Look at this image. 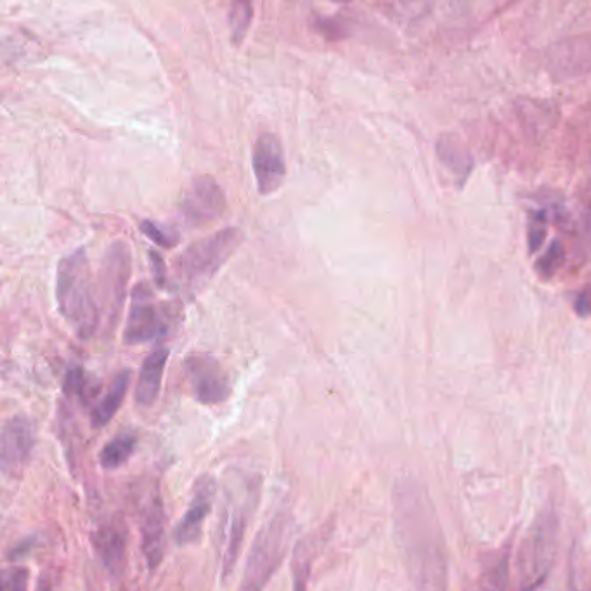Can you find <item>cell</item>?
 Here are the masks:
<instances>
[{
    "instance_id": "obj_1",
    "label": "cell",
    "mask_w": 591,
    "mask_h": 591,
    "mask_svg": "<svg viewBox=\"0 0 591 591\" xmlns=\"http://www.w3.org/2000/svg\"><path fill=\"white\" fill-rule=\"evenodd\" d=\"M397 541L411 581L422 590L448 586V552L429 494L415 481H399L394 489Z\"/></svg>"
},
{
    "instance_id": "obj_2",
    "label": "cell",
    "mask_w": 591,
    "mask_h": 591,
    "mask_svg": "<svg viewBox=\"0 0 591 591\" xmlns=\"http://www.w3.org/2000/svg\"><path fill=\"white\" fill-rule=\"evenodd\" d=\"M56 300L66 325L80 340H91L101 321V304L98 281L92 276L85 248H78L59 260Z\"/></svg>"
},
{
    "instance_id": "obj_3",
    "label": "cell",
    "mask_w": 591,
    "mask_h": 591,
    "mask_svg": "<svg viewBox=\"0 0 591 591\" xmlns=\"http://www.w3.org/2000/svg\"><path fill=\"white\" fill-rule=\"evenodd\" d=\"M224 493L217 540L221 552V576L228 579L240 557L248 524L259 507L260 477L236 472L226 484Z\"/></svg>"
},
{
    "instance_id": "obj_4",
    "label": "cell",
    "mask_w": 591,
    "mask_h": 591,
    "mask_svg": "<svg viewBox=\"0 0 591 591\" xmlns=\"http://www.w3.org/2000/svg\"><path fill=\"white\" fill-rule=\"evenodd\" d=\"M243 234L240 229L228 228L210 234L189 245L176 259V273L189 297H195L212 281L215 274L238 250Z\"/></svg>"
},
{
    "instance_id": "obj_5",
    "label": "cell",
    "mask_w": 591,
    "mask_h": 591,
    "mask_svg": "<svg viewBox=\"0 0 591 591\" xmlns=\"http://www.w3.org/2000/svg\"><path fill=\"white\" fill-rule=\"evenodd\" d=\"M293 533V514L288 508L276 510L260 527L250 546L247 566L243 571V590H262L271 581L285 559Z\"/></svg>"
},
{
    "instance_id": "obj_6",
    "label": "cell",
    "mask_w": 591,
    "mask_h": 591,
    "mask_svg": "<svg viewBox=\"0 0 591 591\" xmlns=\"http://www.w3.org/2000/svg\"><path fill=\"white\" fill-rule=\"evenodd\" d=\"M176 326V311L156 299L153 288L141 283L134 288L129 316L125 323V344L139 345L162 340Z\"/></svg>"
},
{
    "instance_id": "obj_7",
    "label": "cell",
    "mask_w": 591,
    "mask_h": 591,
    "mask_svg": "<svg viewBox=\"0 0 591 591\" xmlns=\"http://www.w3.org/2000/svg\"><path fill=\"white\" fill-rule=\"evenodd\" d=\"M557 534H559V522L552 512L540 515L533 527L529 529L526 540L520 546L519 560H517L522 588L531 590L545 581L557 553V540H559Z\"/></svg>"
},
{
    "instance_id": "obj_8",
    "label": "cell",
    "mask_w": 591,
    "mask_h": 591,
    "mask_svg": "<svg viewBox=\"0 0 591 591\" xmlns=\"http://www.w3.org/2000/svg\"><path fill=\"white\" fill-rule=\"evenodd\" d=\"M132 271V254L129 243L115 241L111 243L99 271L98 293L101 304V316L106 319L108 328H115L124 311L125 295Z\"/></svg>"
},
{
    "instance_id": "obj_9",
    "label": "cell",
    "mask_w": 591,
    "mask_h": 591,
    "mask_svg": "<svg viewBox=\"0 0 591 591\" xmlns=\"http://www.w3.org/2000/svg\"><path fill=\"white\" fill-rule=\"evenodd\" d=\"M184 375L196 401L205 406L222 403L231 394L228 373L210 354H189L184 361Z\"/></svg>"
},
{
    "instance_id": "obj_10",
    "label": "cell",
    "mask_w": 591,
    "mask_h": 591,
    "mask_svg": "<svg viewBox=\"0 0 591 591\" xmlns=\"http://www.w3.org/2000/svg\"><path fill=\"white\" fill-rule=\"evenodd\" d=\"M182 215L189 226L202 228L226 212V196L214 177H196L182 198Z\"/></svg>"
},
{
    "instance_id": "obj_11",
    "label": "cell",
    "mask_w": 591,
    "mask_h": 591,
    "mask_svg": "<svg viewBox=\"0 0 591 591\" xmlns=\"http://www.w3.org/2000/svg\"><path fill=\"white\" fill-rule=\"evenodd\" d=\"M35 448V427L26 416H13L2 427L0 467L6 477H14L28 465Z\"/></svg>"
},
{
    "instance_id": "obj_12",
    "label": "cell",
    "mask_w": 591,
    "mask_h": 591,
    "mask_svg": "<svg viewBox=\"0 0 591 591\" xmlns=\"http://www.w3.org/2000/svg\"><path fill=\"white\" fill-rule=\"evenodd\" d=\"M92 545L108 576L113 581L124 578L129 552V533L124 520L110 519L103 522L92 534Z\"/></svg>"
},
{
    "instance_id": "obj_13",
    "label": "cell",
    "mask_w": 591,
    "mask_h": 591,
    "mask_svg": "<svg viewBox=\"0 0 591 591\" xmlns=\"http://www.w3.org/2000/svg\"><path fill=\"white\" fill-rule=\"evenodd\" d=\"M215 494H217V482L212 475H202L195 482L188 510L174 533V541L177 545H191L200 540L203 524L214 507Z\"/></svg>"
},
{
    "instance_id": "obj_14",
    "label": "cell",
    "mask_w": 591,
    "mask_h": 591,
    "mask_svg": "<svg viewBox=\"0 0 591 591\" xmlns=\"http://www.w3.org/2000/svg\"><path fill=\"white\" fill-rule=\"evenodd\" d=\"M254 174L262 196L273 195L285 181L286 163L280 139L273 134H262L254 146Z\"/></svg>"
},
{
    "instance_id": "obj_15",
    "label": "cell",
    "mask_w": 591,
    "mask_h": 591,
    "mask_svg": "<svg viewBox=\"0 0 591 591\" xmlns=\"http://www.w3.org/2000/svg\"><path fill=\"white\" fill-rule=\"evenodd\" d=\"M165 510L162 498L153 494L141 514V548L150 574L160 567L165 553Z\"/></svg>"
},
{
    "instance_id": "obj_16",
    "label": "cell",
    "mask_w": 591,
    "mask_h": 591,
    "mask_svg": "<svg viewBox=\"0 0 591 591\" xmlns=\"http://www.w3.org/2000/svg\"><path fill=\"white\" fill-rule=\"evenodd\" d=\"M169 361V349L160 347L144 359L136 385V403L143 408H150L156 403L162 389L163 373Z\"/></svg>"
},
{
    "instance_id": "obj_17",
    "label": "cell",
    "mask_w": 591,
    "mask_h": 591,
    "mask_svg": "<svg viewBox=\"0 0 591 591\" xmlns=\"http://www.w3.org/2000/svg\"><path fill=\"white\" fill-rule=\"evenodd\" d=\"M130 380H132L130 370L120 371L117 377L113 378L108 392L92 408L91 425L94 429H101L104 425H108L113 420V416L117 415V411L120 410V406L124 403L125 394L129 390Z\"/></svg>"
},
{
    "instance_id": "obj_18",
    "label": "cell",
    "mask_w": 591,
    "mask_h": 591,
    "mask_svg": "<svg viewBox=\"0 0 591 591\" xmlns=\"http://www.w3.org/2000/svg\"><path fill=\"white\" fill-rule=\"evenodd\" d=\"M437 156L458 181H467L468 174L474 169V160L468 153L465 144L456 136H441L436 144Z\"/></svg>"
},
{
    "instance_id": "obj_19",
    "label": "cell",
    "mask_w": 591,
    "mask_h": 591,
    "mask_svg": "<svg viewBox=\"0 0 591 591\" xmlns=\"http://www.w3.org/2000/svg\"><path fill=\"white\" fill-rule=\"evenodd\" d=\"M319 540L316 536H309L297 543L293 548L292 557V572H293V588L302 590L306 588L311 578L312 562L316 557V550H318Z\"/></svg>"
},
{
    "instance_id": "obj_20",
    "label": "cell",
    "mask_w": 591,
    "mask_h": 591,
    "mask_svg": "<svg viewBox=\"0 0 591 591\" xmlns=\"http://www.w3.org/2000/svg\"><path fill=\"white\" fill-rule=\"evenodd\" d=\"M137 446V437L130 432L120 434L113 441L108 442L101 453H99V463L104 470H117L125 463L129 462L130 456L134 455Z\"/></svg>"
},
{
    "instance_id": "obj_21",
    "label": "cell",
    "mask_w": 591,
    "mask_h": 591,
    "mask_svg": "<svg viewBox=\"0 0 591 591\" xmlns=\"http://www.w3.org/2000/svg\"><path fill=\"white\" fill-rule=\"evenodd\" d=\"M254 18V0H231L229 7V30L234 46H240L247 37Z\"/></svg>"
},
{
    "instance_id": "obj_22",
    "label": "cell",
    "mask_w": 591,
    "mask_h": 591,
    "mask_svg": "<svg viewBox=\"0 0 591 591\" xmlns=\"http://www.w3.org/2000/svg\"><path fill=\"white\" fill-rule=\"evenodd\" d=\"M92 390H94V385H92L91 378L85 373L84 368L70 366L65 377L66 396L85 404L89 401Z\"/></svg>"
},
{
    "instance_id": "obj_23",
    "label": "cell",
    "mask_w": 591,
    "mask_h": 591,
    "mask_svg": "<svg viewBox=\"0 0 591 591\" xmlns=\"http://www.w3.org/2000/svg\"><path fill=\"white\" fill-rule=\"evenodd\" d=\"M546 231H548V212L536 210L529 217V224H527V243H529L531 254L538 252L541 245L545 243Z\"/></svg>"
},
{
    "instance_id": "obj_24",
    "label": "cell",
    "mask_w": 591,
    "mask_h": 591,
    "mask_svg": "<svg viewBox=\"0 0 591 591\" xmlns=\"http://www.w3.org/2000/svg\"><path fill=\"white\" fill-rule=\"evenodd\" d=\"M564 257H566L564 245H562L559 240L553 241L550 248H548V252H546V254L538 260V264H536L538 273H540L543 278H552L553 274L557 273L559 267L564 264Z\"/></svg>"
},
{
    "instance_id": "obj_25",
    "label": "cell",
    "mask_w": 591,
    "mask_h": 591,
    "mask_svg": "<svg viewBox=\"0 0 591 591\" xmlns=\"http://www.w3.org/2000/svg\"><path fill=\"white\" fill-rule=\"evenodd\" d=\"M139 229L144 236H148L153 243H156L158 247L172 248L177 245V234L170 229L163 228L160 224H156L153 221H143L139 224Z\"/></svg>"
},
{
    "instance_id": "obj_26",
    "label": "cell",
    "mask_w": 591,
    "mask_h": 591,
    "mask_svg": "<svg viewBox=\"0 0 591 591\" xmlns=\"http://www.w3.org/2000/svg\"><path fill=\"white\" fill-rule=\"evenodd\" d=\"M26 581H28V572L25 569L13 567L2 574V588L6 591L26 590Z\"/></svg>"
},
{
    "instance_id": "obj_27",
    "label": "cell",
    "mask_w": 591,
    "mask_h": 591,
    "mask_svg": "<svg viewBox=\"0 0 591 591\" xmlns=\"http://www.w3.org/2000/svg\"><path fill=\"white\" fill-rule=\"evenodd\" d=\"M151 267H153V278H155L156 285H160V288H165L167 285V273H165V264H163L162 257L151 252Z\"/></svg>"
},
{
    "instance_id": "obj_28",
    "label": "cell",
    "mask_w": 591,
    "mask_h": 591,
    "mask_svg": "<svg viewBox=\"0 0 591 591\" xmlns=\"http://www.w3.org/2000/svg\"><path fill=\"white\" fill-rule=\"evenodd\" d=\"M576 311L579 316H590L591 314V286L586 288L583 292L579 293L578 299H576Z\"/></svg>"
},
{
    "instance_id": "obj_29",
    "label": "cell",
    "mask_w": 591,
    "mask_h": 591,
    "mask_svg": "<svg viewBox=\"0 0 591 591\" xmlns=\"http://www.w3.org/2000/svg\"><path fill=\"white\" fill-rule=\"evenodd\" d=\"M335 2H349V0H335Z\"/></svg>"
}]
</instances>
